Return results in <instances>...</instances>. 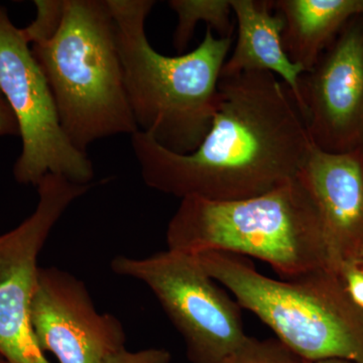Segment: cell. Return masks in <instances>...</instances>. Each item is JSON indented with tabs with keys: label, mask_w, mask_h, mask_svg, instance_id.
<instances>
[{
	"label": "cell",
	"mask_w": 363,
	"mask_h": 363,
	"mask_svg": "<svg viewBox=\"0 0 363 363\" xmlns=\"http://www.w3.org/2000/svg\"><path fill=\"white\" fill-rule=\"evenodd\" d=\"M230 4L238 23V40L220 77L250 71L269 72L288 86L303 114L300 80L305 71L292 63L284 51L285 20L274 9V0H230Z\"/></svg>",
	"instance_id": "7c38bea8"
},
{
	"label": "cell",
	"mask_w": 363,
	"mask_h": 363,
	"mask_svg": "<svg viewBox=\"0 0 363 363\" xmlns=\"http://www.w3.org/2000/svg\"><path fill=\"white\" fill-rule=\"evenodd\" d=\"M169 6L178 16L173 35L174 48L178 52L187 49L200 21L215 30L218 38L233 39L234 26L231 21L230 0H171Z\"/></svg>",
	"instance_id": "5bb4252c"
},
{
	"label": "cell",
	"mask_w": 363,
	"mask_h": 363,
	"mask_svg": "<svg viewBox=\"0 0 363 363\" xmlns=\"http://www.w3.org/2000/svg\"><path fill=\"white\" fill-rule=\"evenodd\" d=\"M94 185H80L48 174L37 185L39 200L35 211L0 235V357L6 363H50L30 325L39 279L38 259L66 210Z\"/></svg>",
	"instance_id": "ba28073f"
},
{
	"label": "cell",
	"mask_w": 363,
	"mask_h": 363,
	"mask_svg": "<svg viewBox=\"0 0 363 363\" xmlns=\"http://www.w3.org/2000/svg\"><path fill=\"white\" fill-rule=\"evenodd\" d=\"M302 363H357L350 359L344 358H325V359L314 360V362H306L303 360Z\"/></svg>",
	"instance_id": "ffe728a7"
},
{
	"label": "cell",
	"mask_w": 363,
	"mask_h": 363,
	"mask_svg": "<svg viewBox=\"0 0 363 363\" xmlns=\"http://www.w3.org/2000/svg\"><path fill=\"white\" fill-rule=\"evenodd\" d=\"M112 363H172V355L164 348L140 351L124 350Z\"/></svg>",
	"instance_id": "ac0fdd59"
},
{
	"label": "cell",
	"mask_w": 363,
	"mask_h": 363,
	"mask_svg": "<svg viewBox=\"0 0 363 363\" xmlns=\"http://www.w3.org/2000/svg\"><path fill=\"white\" fill-rule=\"evenodd\" d=\"M20 135L18 121L0 91V136Z\"/></svg>",
	"instance_id": "d6986e66"
},
{
	"label": "cell",
	"mask_w": 363,
	"mask_h": 363,
	"mask_svg": "<svg viewBox=\"0 0 363 363\" xmlns=\"http://www.w3.org/2000/svg\"><path fill=\"white\" fill-rule=\"evenodd\" d=\"M195 257L242 309L303 360L363 363V310L351 300L338 272L323 269L302 278L274 279L241 255L209 252Z\"/></svg>",
	"instance_id": "5b68a950"
},
{
	"label": "cell",
	"mask_w": 363,
	"mask_h": 363,
	"mask_svg": "<svg viewBox=\"0 0 363 363\" xmlns=\"http://www.w3.org/2000/svg\"><path fill=\"white\" fill-rule=\"evenodd\" d=\"M118 276L150 289L181 334L191 363H223L247 336L240 304L217 286L195 255L167 250L145 257L118 255Z\"/></svg>",
	"instance_id": "8992f818"
},
{
	"label": "cell",
	"mask_w": 363,
	"mask_h": 363,
	"mask_svg": "<svg viewBox=\"0 0 363 363\" xmlns=\"http://www.w3.org/2000/svg\"><path fill=\"white\" fill-rule=\"evenodd\" d=\"M0 363H6V360L4 359L1 357H0Z\"/></svg>",
	"instance_id": "44dd1931"
},
{
	"label": "cell",
	"mask_w": 363,
	"mask_h": 363,
	"mask_svg": "<svg viewBox=\"0 0 363 363\" xmlns=\"http://www.w3.org/2000/svg\"><path fill=\"white\" fill-rule=\"evenodd\" d=\"M65 0H37V16L30 26L23 28L28 44L48 39L57 28L63 16Z\"/></svg>",
	"instance_id": "2e32d148"
},
{
	"label": "cell",
	"mask_w": 363,
	"mask_h": 363,
	"mask_svg": "<svg viewBox=\"0 0 363 363\" xmlns=\"http://www.w3.org/2000/svg\"><path fill=\"white\" fill-rule=\"evenodd\" d=\"M0 91L13 111L21 138L13 177L37 187L48 174L80 185L92 184L94 169L86 152L72 145L60 123L44 72L23 32L0 6Z\"/></svg>",
	"instance_id": "52a82bcc"
},
{
	"label": "cell",
	"mask_w": 363,
	"mask_h": 363,
	"mask_svg": "<svg viewBox=\"0 0 363 363\" xmlns=\"http://www.w3.org/2000/svg\"><path fill=\"white\" fill-rule=\"evenodd\" d=\"M274 9L285 20L284 51L308 72L346 23L363 16V0H274Z\"/></svg>",
	"instance_id": "4fadbf2b"
},
{
	"label": "cell",
	"mask_w": 363,
	"mask_h": 363,
	"mask_svg": "<svg viewBox=\"0 0 363 363\" xmlns=\"http://www.w3.org/2000/svg\"><path fill=\"white\" fill-rule=\"evenodd\" d=\"M303 359L277 338L260 339L247 336L238 350L223 363H302Z\"/></svg>",
	"instance_id": "9a60e30c"
},
{
	"label": "cell",
	"mask_w": 363,
	"mask_h": 363,
	"mask_svg": "<svg viewBox=\"0 0 363 363\" xmlns=\"http://www.w3.org/2000/svg\"><path fill=\"white\" fill-rule=\"evenodd\" d=\"M297 178L317 208L332 264L363 257V149L333 154L314 145Z\"/></svg>",
	"instance_id": "8fae6325"
},
{
	"label": "cell",
	"mask_w": 363,
	"mask_h": 363,
	"mask_svg": "<svg viewBox=\"0 0 363 363\" xmlns=\"http://www.w3.org/2000/svg\"><path fill=\"white\" fill-rule=\"evenodd\" d=\"M30 325L40 350L60 363H112L126 350L121 321L98 312L85 284L58 267H40Z\"/></svg>",
	"instance_id": "30bf717a"
},
{
	"label": "cell",
	"mask_w": 363,
	"mask_h": 363,
	"mask_svg": "<svg viewBox=\"0 0 363 363\" xmlns=\"http://www.w3.org/2000/svg\"><path fill=\"white\" fill-rule=\"evenodd\" d=\"M308 133L333 154L363 149V16L350 18L301 76Z\"/></svg>",
	"instance_id": "9c48e42d"
},
{
	"label": "cell",
	"mask_w": 363,
	"mask_h": 363,
	"mask_svg": "<svg viewBox=\"0 0 363 363\" xmlns=\"http://www.w3.org/2000/svg\"><path fill=\"white\" fill-rule=\"evenodd\" d=\"M219 106L199 147L164 149L138 130L131 145L145 185L180 199L238 201L297 178L313 143L295 97L269 72L219 78Z\"/></svg>",
	"instance_id": "6da1fadb"
},
{
	"label": "cell",
	"mask_w": 363,
	"mask_h": 363,
	"mask_svg": "<svg viewBox=\"0 0 363 363\" xmlns=\"http://www.w3.org/2000/svg\"><path fill=\"white\" fill-rule=\"evenodd\" d=\"M339 274L351 300L363 310V257L344 262Z\"/></svg>",
	"instance_id": "e0dca14e"
},
{
	"label": "cell",
	"mask_w": 363,
	"mask_h": 363,
	"mask_svg": "<svg viewBox=\"0 0 363 363\" xmlns=\"http://www.w3.org/2000/svg\"><path fill=\"white\" fill-rule=\"evenodd\" d=\"M30 49L76 149L86 152L98 140L138 130L107 0H65L56 32Z\"/></svg>",
	"instance_id": "277c9868"
},
{
	"label": "cell",
	"mask_w": 363,
	"mask_h": 363,
	"mask_svg": "<svg viewBox=\"0 0 363 363\" xmlns=\"http://www.w3.org/2000/svg\"><path fill=\"white\" fill-rule=\"evenodd\" d=\"M114 26L124 85L138 130L176 154L194 152L218 111V82L233 39L207 28L187 54L157 52L145 33L152 0H107Z\"/></svg>",
	"instance_id": "7a4b0ae2"
},
{
	"label": "cell",
	"mask_w": 363,
	"mask_h": 363,
	"mask_svg": "<svg viewBox=\"0 0 363 363\" xmlns=\"http://www.w3.org/2000/svg\"><path fill=\"white\" fill-rule=\"evenodd\" d=\"M166 240L168 250L188 255L219 252L262 260L281 279L338 272L317 208L298 178L250 199H182Z\"/></svg>",
	"instance_id": "3957f363"
}]
</instances>
